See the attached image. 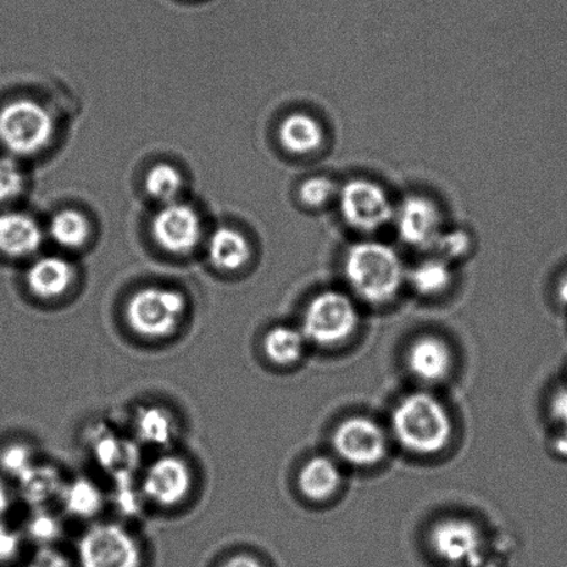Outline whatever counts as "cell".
I'll list each match as a JSON object with an SVG mask.
<instances>
[{
    "label": "cell",
    "instance_id": "d4e9b609",
    "mask_svg": "<svg viewBox=\"0 0 567 567\" xmlns=\"http://www.w3.org/2000/svg\"><path fill=\"white\" fill-rule=\"evenodd\" d=\"M339 188L341 186L332 177L313 175L300 183L299 202L310 210H326L337 204Z\"/></svg>",
    "mask_w": 567,
    "mask_h": 567
},
{
    "label": "cell",
    "instance_id": "ba28073f",
    "mask_svg": "<svg viewBox=\"0 0 567 567\" xmlns=\"http://www.w3.org/2000/svg\"><path fill=\"white\" fill-rule=\"evenodd\" d=\"M54 122L49 111L32 100L20 99L0 110V142L17 155L42 152L52 141Z\"/></svg>",
    "mask_w": 567,
    "mask_h": 567
},
{
    "label": "cell",
    "instance_id": "cb8c5ba5",
    "mask_svg": "<svg viewBox=\"0 0 567 567\" xmlns=\"http://www.w3.org/2000/svg\"><path fill=\"white\" fill-rule=\"evenodd\" d=\"M49 233L60 247L75 249L86 243L89 224L85 216L76 210H61L50 221Z\"/></svg>",
    "mask_w": 567,
    "mask_h": 567
},
{
    "label": "cell",
    "instance_id": "9a60e30c",
    "mask_svg": "<svg viewBox=\"0 0 567 567\" xmlns=\"http://www.w3.org/2000/svg\"><path fill=\"white\" fill-rule=\"evenodd\" d=\"M133 435L143 446L158 447L165 452L181 433L179 420L174 410L164 404H143L132 415Z\"/></svg>",
    "mask_w": 567,
    "mask_h": 567
},
{
    "label": "cell",
    "instance_id": "4fadbf2b",
    "mask_svg": "<svg viewBox=\"0 0 567 567\" xmlns=\"http://www.w3.org/2000/svg\"><path fill=\"white\" fill-rule=\"evenodd\" d=\"M405 363L416 381L435 385L446 381L454 369V354L441 337L424 336L414 339L405 355Z\"/></svg>",
    "mask_w": 567,
    "mask_h": 567
},
{
    "label": "cell",
    "instance_id": "30bf717a",
    "mask_svg": "<svg viewBox=\"0 0 567 567\" xmlns=\"http://www.w3.org/2000/svg\"><path fill=\"white\" fill-rule=\"evenodd\" d=\"M432 553L449 567H470L485 557V537L474 522L450 516L439 520L430 533Z\"/></svg>",
    "mask_w": 567,
    "mask_h": 567
},
{
    "label": "cell",
    "instance_id": "603a6c76",
    "mask_svg": "<svg viewBox=\"0 0 567 567\" xmlns=\"http://www.w3.org/2000/svg\"><path fill=\"white\" fill-rule=\"evenodd\" d=\"M61 498L65 509L78 518H93L103 508L104 503L100 488L86 480H78L70 485L65 483Z\"/></svg>",
    "mask_w": 567,
    "mask_h": 567
},
{
    "label": "cell",
    "instance_id": "6da1fadb",
    "mask_svg": "<svg viewBox=\"0 0 567 567\" xmlns=\"http://www.w3.org/2000/svg\"><path fill=\"white\" fill-rule=\"evenodd\" d=\"M342 269L354 299L372 306L393 302L408 284L402 257L381 241L354 243L344 254Z\"/></svg>",
    "mask_w": 567,
    "mask_h": 567
},
{
    "label": "cell",
    "instance_id": "44dd1931",
    "mask_svg": "<svg viewBox=\"0 0 567 567\" xmlns=\"http://www.w3.org/2000/svg\"><path fill=\"white\" fill-rule=\"evenodd\" d=\"M209 259L216 269L236 271L251 258V248L240 233L221 227L209 241Z\"/></svg>",
    "mask_w": 567,
    "mask_h": 567
},
{
    "label": "cell",
    "instance_id": "8992f818",
    "mask_svg": "<svg viewBox=\"0 0 567 567\" xmlns=\"http://www.w3.org/2000/svg\"><path fill=\"white\" fill-rule=\"evenodd\" d=\"M196 485V471L186 455L165 450L144 466L138 488L144 502L168 513L190 502Z\"/></svg>",
    "mask_w": 567,
    "mask_h": 567
},
{
    "label": "cell",
    "instance_id": "7402d4cb",
    "mask_svg": "<svg viewBox=\"0 0 567 567\" xmlns=\"http://www.w3.org/2000/svg\"><path fill=\"white\" fill-rule=\"evenodd\" d=\"M17 481L20 483L22 497L32 505L44 504L59 494L61 496L65 486L59 471L48 465H32Z\"/></svg>",
    "mask_w": 567,
    "mask_h": 567
},
{
    "label": "cell",
    "instance_id": "7a4b0ae2",
    "mask_svg": "<svg viewBox=\"0 0 567 567\" xmlns=\"http://www.w3.org/2000/svg\"><path fill=\"white\" fill-rule=\"evenodd\" d=\"M391 430L394 441L405 452L430 457L449 446L454 425L441 399L430 392H413L394 408Z\"/></svg>",
    "mask_w": 567,
    "mask_h": 567
},
{
    "label": "cell",
    "instance_id": "52a82bcc",
    "mask_svg": "<svg viewBox=\"0 0 567 567\" xmlns=\"http://www.w3.org/2000/svg\"><path fill=\"white\" fill-rule=\"evenodd\" d=\"M338 209L344 225L360 235H374L391 224L396 213L391 194L380 183L354 177L339 188Z\"/></svg>",
    "mask_w": 567,
    "mask_h": 567
},
{
    "label": "cell",
    "instance_id": "ac0fdd59",
    "mask_svg": "<svg viewBox=\"0 0 567 567\" xmlns=\"http://www.w3.org/2000/svg\"><path fill=\"white\" fill-rule=\"evenodd\" d=\"M309 342L298 326L277 324L264 333L260 349L270 365L292 369L306 355Z\"/></svg>",
    "mask_w": 567,
    "mask_h": 567
},
{
    "label": "cell",
    "instance_id": "8fae6325",
    "mask_svg": "<svg viewBox=\"0 0 567 567\" xmlns=\"http://www.w3.org/2000/svg\"><path fill=\"white\" fill-rule=\"evenodd\" d=\"M400 240L419 249H433L444 231V215L435 199L425 194H410L394 213Z\"/></svg>",
    "mask_w": 567,
    "mask_h": 567
},
{
    "label": "cell",
    "instance_id": "484cf974",
    "mask_svg": "<svg viewBox=\"0 0 567 567\" xmlns=\"http://www.w3.org/2000/svg\"><path fill=\"white\" fill-rule=\"evenodd\" d=\"M182 176L174 166L168 164L155 165L146 177V188L150 196L158 202L172 203L179 194Z\"/></svg>",
    "mask_w": 567,
    "mask_h": 567
},
{
    "label": "cell",
    "instance_id": "f546056e",
    "mask_svg": "<svg viewBox=\"0 0 567 567\" xmlns=\"http://www.w3.org/2000/svg\"><path fill=\"white\" fill-rule=\"evenodd\" d=\"M215 567H269L260 555L247 549H238V551L225 555Z\"/></svg>",
    "mask_w": 567,
    "mask_h": 567
},
{
    "label": "cell",
    "instance_id": "4316f807",
    "mask_svg": "<svg viewBox=\"0 0 567 567\" xmlns=\"http://www.w3.org/2000/svg\"><path fill=\"white\" fill-rule=\"evenodd\" d=\"M475 241L470 231L464 229L446 230L439 237L435 249L437 257L454 265L465 260L474 251Z\"/></svg>",
    "mask_w": 567,
    "mask_h": 567
},
{
    "label": "cell",
    "instance_id": "836d02e7",
    "mask_svg": "<svg viewBox=\"0 0 567 567\" xmlns=\"http://www.w3.org/2000/svg\"><path fill=\"white\" fill-rule=\"evenodd\" d=\"M10 508V492L6 483L0 480V524Z\"/></svg>",
    "mask_w": 567,
    "mask_h": 567
},
{
    "label": "cell",
    "instance_id": "e0dca14e",
    "mask_svg": "<svg viewBox=\"0 0 567 567\" xmlns=\"http://www.w3.org/2000/svg\"><path fill=\"white\" fill-rule=\"evenodd\" d=\"M343 483L341 465L328 455H315L298 474V488L311 503H324L339 492Z\"/></svg>",
    "mask_w": 567,
    "mask_h": 567
},
{
    "label": "cell",
    "instance_id": "4dcf8cb0",
    "mask_svg": "<svg viewBox=\"0 0 567 567\" xmlns=\"http://www.w3.org/2000/svg\"><path fill=\"white\" fill-rule=\"evenodd\" d=\"M59 526L47 514H38L30 524V535L48 546L50 540L58 536Z\"/></svg>",
    "mask_w": 567,
    "mask_h": 567
},
{
    "label": "cell",
    "instance_id": "f1b7e54d",
    "mask_svg": "<svg viewBox=\"0 0 567 567\" xmlns=\"http://www.w3.org/2000/svg\"><path fill=\"white\" fill-rule=\"evenodd\" d=\"M24 187V176L19 164L11 158H0V203L16 198Z\"/></svg>",
    "mask_w": 567,
    "mask_h": 567
},
{
    "label": "cell",
    "instance_id": "ffe728a7",
    "mask_svg": "<svg viewBox=\"0 0 567 567\" xmlns=\"http://www.w3.org/2000/svg\"><path fill=\"white\" fill-rule=\"evenodd\" d=\"M454 282V265L437 255L421 260L413 269L408 270V284L421 298L442 297Z\"/></svg>",
    "mask_w": 567,
    "mask_h": 567
},
{
    "label": "cell",
    "instance_id": "2e32d148",
    "mask_svg": "<svg viewBox=\"0 0 567 567\" xmlns=\"http://www.w3.org/2000/svg\"><path fill=\"white\" fill-rule=\"evenodd\" d=\"M279 138L284 150L297 157H310L326 146L324 124L313 114L297 111L286 116L279 127Z\"/></svg>",
    "mask_w": 567,
    "mask_h": 567
},
{
    "label": "cell",
    "instance_id": "8d00e7d4",
    "mask_svg": "<svg viewBox=\"0 0 567 567\" xmlns=\"http://www.w3.org/2000/svg\"><path fill=\"white\" fill-rule=\"evenodd\" d=\"M470 567H498L496 564L487 563L485 557H482L480 560H476L474 565H471Z\"/></svg>",
    "mask_w": 567,
    "mask_h": 567
},
{
    "label": "cell",
    "instance_id": "9c48e42d",
    "mask_svg": "<svg viewBox=\"0 0 567 567\" xmlns=\"http://www.w3.org/2000/svg\"><path fill=\"white\" fill-rule=\"evenodd\" d=\"M331 442L337 458L353 468L380 465L391 447L385 427L364 415L349 416L339 422Z\"/></svg>",
    "mask_w": 567,
    "mask_h": 567
},
{
    "label": "cell",
    "instance_id": "e575fe53",
    "mask_svg": "<svg viewBox=\"0 0 567 567\" xmlns=\"http://www.w3.org/2000/svg\"><path fill=\"white\" fill-rule=\"evenodd\" d=\"M557 299L560 305L567 306V270L563 276H560V279L558 280Z\"/></svg>",
    "mask_w": 567,
    "mask_h": 567
},
{
    "label": "cell",
    "instance_id": "1f68e13d",
    "mask_svg": "<svg viewBox=\"0 0 567 567\" xmlns=\"http://www.w3.org/2000/svg\"><path fill=\"white\" fill-rule=\"evenodd\" d=\"M30 567H76L75 560H70L63 554L54 551V549L44 547L35 559L32 560Z\"/></svg>",
    "mask_w": 567,
    "mask_h": 567
},
{
    "label": "cell",
    "instance_id": "5b68a950",
    "mask_svg": "<svg viewBox=\"0 0 567 567\" xmlns=\"http://www.w3.org/2000/svg\"><path fill=\"white\" fill-rule=\"evenodd\" d=\"M360 320V309L352 293L326 289L306 305L299 327L309 344L336 348L358 332Z\"/></svg>",
    "mask_w": 567,
    "mask_h": 567
},
{
    "label": "cell",
    "instance_id": "d590c367",
    "mask_svg": "<svg viewBox=\"0 0 567 567\" xmlns=\"http://www.w3.org/2000/svg\"><path fill=\"white\" fill-rule=\"evenodd\" d=\"M555 452H557L559 455H563V457H567V433L563 432V435L555 439Z\"/></svg>",
    "mask_w": 567,
    "mask_h": 567
},
{
    "label": "cell",
    "instance_id": "3957f363",
    "mask_svg": "<svg viewBox=\"0 0 567 567\" xmlns=\"http://www.w3.org/2000/svg\"><path fill=\"white\" fill-rule=\"evenodd\" d=\"M188 302L175 288L148 286L137 289L125 305L124 322L133 337L163 343L179 336L186 324Z\"/></svg>",
    "mask_w": 567,
    "mask_h": 567
},
{
    "label": "cell",
    "instance_id": "5bb4252c",
    "mask_svg": "<svg viewBox=\"0 0 567 567\" xmlns=\"http://www.w3.org/2000/svg\"><path fill=\"white\" fill-rule=\"evenodd\" d=\"M25 281L33 298L41 302H59L74 286V266L60 257L39 258L27 270Z\"/></svg>",
    "mask_w": 567,
    "mask_h": 567
},
{
    "label": "cell",
    "instance_id": "7c38bea8",
    "mask_svg": "<svg viewBox=\"0 0 567 567\" xmlns=\"http://www.w3.org/2000/svg\"><path fill=\"white\" fill-rule=\"evenodd\" d=\"M202 220L186 204L169 203L153 220V235L158 246L175 255H186L202 238Z\"/></svg>",
    "mask_w": 567,
    "mask_h": 567
},
{
    "label": "cell",
    "instance_id": "d6986e66",
    "mask_svg": "<svg viewBox=\"0 0 567 567\" xmlns=\"http://www.w3.org/2000/svg\"><path fill=\"white\" fill-rule=\"evenodd\" d=\"M43 233L37 220L25 214L0 215V252L6 257L25 258L42 246Z\"/></svg>",
    "mask_w": 567,
    "mask_h": 567
},
{
    "label": "cell",
    "instance_id": "277c9868",
    "mask_svg": "<svg viewBox=\"0 0 567 567\" xmlns=\"http://www.w3.org/2000/svg\"><path fill=\"white\" fill-rule=\"evenodd\" d=\"M76 567H148L141 537L118 522H99L87 527L76 543Z\"/></svg>",
    "mask_w": 567,
    "mask_h": 567
},
{
    "label": "cell",
    "instance_id": "83f0119b",
    "mask_svg": "<svg viewBox=\"0 0 567 567\" xmlns=\"http://www.w3.org/2000/svg\"><path fill=\"white\" fill-rule=\"evenodd\" d=\"M35 464L32 449L27 444L13 443L0 453V470L14 480H19Z\"/></svg>",
    "mask_w": 567,
    "mask_h": 567
},
{
    "label": "cell",
    "instance_id": "d6a6232c",
    "mask_svg": "<svg viewBox=\"0 0 567 567\" xmlns=\"http://www.w3.org/2000/svg\"><path fill=\"white\" fill-rule=\"evenodd\" d=\"M551 415L555 422L567 433V386L554 394Z\"/></svg>",
    "mask_w": 567,
    "mask_h": 567
}]
</instances>
